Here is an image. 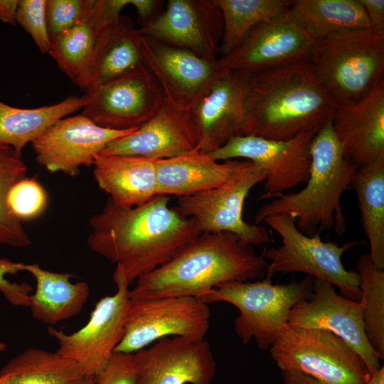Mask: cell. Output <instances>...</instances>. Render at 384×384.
Instances as JSON below:
<instances>
[{
    "mask_svg": "<svg viewBox=\"0 0 384 384\" xmlns=\"http://www.w3.org/2000/svg\"><path fill=\"white\" fill-rule=\"evenodd\" d=\"M156 195L142 205L123 208L109 198L89 220V248L124 273L129 284L173 258L201 233L193 220Z\"/></svg>",
    "mask_w": 384,
    "mask_h": 384,
    "instance_id": "cell-1",
    "label": "cell"
},
{
    "mask_svg": "<svg viewBox=\"0 0 384 384\" xmlns=\"http://www.w3.org/2000/svg\"><path fill=\"white\" fill-rule=\"evenodd\" d=\"M267 262L252 245L230 232L204 233L173 258L139 277L129 298L193 297L201 299L220 284L265 277Z\"/></svg>",
    "mask_w": 384,
    "mask_h": 384,
    "instance_id": "cell-2",
    "label": "cell"
},
{
    "mask_svg": "<svg viewBox=\"0 0 384 384\" xmlns=\"http://www.w3.org/2000/svg\"><path fill=\"white\" fill-rule=\"evenodd\" d=\"M335 105L309 61L253 73L244 135L288 140L320 128L332 117Z\"/></svg>",
    "mask_w": 384,
    "mask_h": 384,
    "instance_id": "cell-3",
    "label": "cell"
},
{
    "mask_svg": "<svg viewBox=\"0 0 384 384\" xmlns=\"http://www.w3.org/2000/svg\"><path fill=\"white\" fill-rule=\"evenodd\" d=\"M311 166L306 186L294 193H282L263 204L255 224L273 214L293 216L299 230L309 236L346 228L341 197L351 184L358 166L346 159L334 132L331 118L319 129L310 145Z\"/></svg>",
    "mask_w": 384,
    "mask_h": 384,
    "instance_id": "cell-4",
    "label": "cell"
},
{
    "mask_svg": "<svg viewBox=\"0 0 384 384\" xmlns=\"http://www.w3.org/2000/svg\"><path fill=\"white\" fill-rule=\"evenodd\" d=\"M309 63L336 105H355L384 80V33L371 28L334 33L315 41Z\"/></svg>",
    "mask_w": 384,
    "mask_h": 384,
    "instance_id": "cell-5",
    "label": "cell"
},
{
    "mask_svg": "<svg viewBox=\"0 0 384 384\" xmlns=\"http://www.w3.org/2000/svg\"><path fill=\"white\" fill-rule=\"evenodd\" d=\"M314 278L274 284L272 279L232 282L218 285L201 299L206 303L224 302L235 306L239 315L234 330L243 344L253 339L261 350H267L277 341L292 309L311 297Z\"/></svg>",
    "mask_w": 384,
    "mask_h": 384,
    "instance_id": "cell-6",
    "label": "cell"
},
{
    "mask_svg": "<svg viewBox=\"0 0 384 384\" xmlns=\"http://www.w3.org/2000/svg\"><path fill=\"white\" fill-rule=\"evenodd\" d=\"M262 223L282 239L279 246L262 251V255L269 260L266 278L272 279L278 273H305L336 287L346 298L360 300L359 276L356 271L347 270L342 262L343 253L359 244L358 241L339 245L323 241L319 235L309 236L298 229L296 219L289 214L270 215Z\"/></svg>",
    "mask_w": 384,
    "mask_h": 384,
    "instance_id": "cell-7",
    "label": "cell"
},
{
    "mask_svg": "<svg viewBox=\"0 0 384 384\" xmlns=\"http://www.w3.org/2000/svg\"><path fill=\"white\" fill-rule=\"evenodd\" d=\"M281 371H297L328 384H365L371 374L359 354L326 330L287 324L270 348Z\"/></svg>",
    "mask_w": 384,
    "mask_h": 384,
    "instance_id": "cell-8",
    "label": "cell"
},
{
    "mask_svg": "<svg viewBox=\"0 0 384 384\" xmlns=\"http://www.w3.org/2000/svg\"><path fill=\"white\" fill-rule=\"evenodd\" d=\"M210 319L208 304L200 298H129L124 335L114 352L134 353L166 337L203 340Z\"/></svg>",
    "mask_w": 384,
    "mask_h": 384,
    "instance_id": "cell-9",
    "label": "cell"
},
{
    "mask_svg": "<svg viewBox=\"0 0 384 384\" xmlns=\"http://www.w3.org/2000/svg\"><path fill=\"white\" fill-rule=\"evenodd\" d=\"M112 278L117 287L115 293L96 303L84 326L72 334L48 327V334L58 343L56 352L77 363L85 377L97 376L124 335L130 284L117 267Z\"/></svg>",
    "mask_w": 384,
    "mask_h": 384,
    "instance_id": "cell-10",
    "label": "cell"
},
{
    "mask_svg": "<svg viewBox=\"0 0 384 384\" xmlns=\"http://www.w3.org/2000/svg\"><path fill=\"white\" fill-rule=\"evenodd\" d=\"M319 129L283 141L238 136L208 154L216 161L243 158L261 166L265 178L264 192L259 199H271L306 183L311 166L310 145Z\"/></svg>",
    "mask_w": 384,
    "mask_h": 384,
    "instance_id": "cell-11",
    "label": "cell"
},
{
    "mask_svg": "<svg viewBox=\"0 0 384 384\" xmlns=\"http://www.w3.org/2000/svg\"><path fill=\"white\" fill-rule=\"evenodd\" d=\"M144 65L160 85L164 100L179 111L191 110L227 71L216 60L139 34Z\"/></svg>",
    "mask_w": 384,
    "mask_h": 384,
    "instance_id": "cell-12",
    "label": "cell"
},
{
    "mask_svg": "<svg viewBox=\"0 0 384 384\" xmlns=\"http://www.w3.org/2000/svg\"><path fill=\"white\" fill-rule=\"evenodd\" d=\"M265 172L253 164L238 177L220 187L200 193L178 197L175 209L191 218L201 233L230 232L249 245H261L270 241L263 225L245 222L242 210L251 189L264 181Z\"/></svg>",
    "mask_w": 384,
    "mask_h": 384,
    "instance_id": "cell-13",
    "label": "cell"
},
{
    "mask_svg": "<svg viewBox=\"0 0 384 384\" xmlns=\"http://www.w3.org/2000/svg\"><path fill=\"white\" fill-rule=\"evenodd\" d=\"M82 114L114 130L139 127L164 102L163 91L143 64L87 91Z\"/></svg>",
    "mask_w": 384,
    "mask_h": 384,
    "instance_id": "cell-14",
    "label": "cell"
},
{
    "mask_svg": "<svg viewBox=\"0 0 384 384\" xmlns=\"http://www.w3.org/2000/svg\"><path fill=\"white\" fill-rule=\"evenodd\" d=\"M316 41L294 20L289 9L252 28L231 51L218 58L227 70L250 74L309 61Z\"/></svg>",
    "mask_w": 384,
    "mask_h": 384,
    "instance_id": "cell-15",
    "label": "cell"
},
{
    "mask_svg": "<svg viewBox=\"0 0 384 384\" xmlns=\"http://www.w3.org/2000/svg\"><path fill=\"white\" fill-rule=\"evenodd\" d=\"M137 129L105 128L80 114L58 120L31 145L38 164L50 173L62 172L73 177L80 174L81 166H93L109 143Z\"/></svg>",
    "mask_w": 384,
    "mask_h": 384,
    "instance_id": "cell-16",
    "label": "cell"
},
{
    "mask_svg": "<svg viewBox=\"0 0 384 384\" xmlns=\"http://www.w3.org/2000/svg\"><path fill=\"white\" fill-rule=\"evenodd\" d=\"M287 324L333 333L359 354L370 374L381 366L366 335L363 303L337 294L326 281L314 279L311 297L292 309Z\"/></svg>",
    "mask_w": 384,
    "mask_h": 384,
    "instance_id": "cell-17",
    "label": "cell"
},
{
    "mask_svg": "<svg viewBox=\"0 0 384 384\" xmlns=\"http://www.w3.org/2000/svg\"><path fill=\"white\" fill-rule=\"evenodd\" d=\"M137 31L216 60L223 32V15L215 0H169L162 13Z\"/></svg>",
    "mask_w": 384,
    "mask_h": 384,
    "instance_id": "cell-18",
    "label": "cell"
},
{
    "mask_svg": "<svg viewBox=\"0 0 384 384\" xmlns=\"http://www.w3.org/2000/svg\"><path fill=\"white\" fill-rule=\"evenodd\" d=\"M133 358L139 384H213L217 367L206 339L162 338Z\"/></svg>",
    "mask_w": 384,
    "mask_h": 384,
    "instance_id": "cell-19",
    "label": "cell"
},
{
    "mask_svg": "<svg viewBox=\"0 0 384 384\" xmlns=\"http://www.w3.org/2000/svg\"><path fill=\"white\" fill-rule=\"evenodd\" d=\"M250 78L247 73L225 72L191 110L200 151L210 154L232 138L244 135Z\"/></svg>",
    "mask_w": 384,
    "mask_h": 384,
    "instance_id": "cell-20",
    "label": "cell"
},
{
    "mask_svg": "<svg viewBox=\"0 0 384 384\" xmlns=\"http://www.w3.org/2000/svg\"><path fill=\"white\" fill-rule=\"evenodd\" d=\"M198 142L190 112L175 110L164 100L151 119L132 134L109 143L100 154L170 159L196 149Z\"/></svg>",
    "mask_w": 384,
    "mask_h": 384,
    "instance_id": "cell-21",
    "label": "cell"
},
{
    "mask_svg": "<svg viewBox=\"0 0 384 384\" xmlns=\"http://www.w3.org/2000/svg\"><path fill=\"white\" fill-rule=\"evenodd\" d=\"M331 120L346 159L359 167L384 156V80L358 103L336 105Z\"/></svg>",
    "mask_w": 384,
    "mask_h": 384,
    "instance_id": "cell-22",
    "label": "cell"
},
{
    "mask_svg": "<svg viewBox=\"0 0 384 384\" xmlns=\"http://www.w3.org/2000/svg\"><path fill=\"white\" fill-rule=\"evenodd\" d=\"M253 164L249 160L219 162L198 147L170 159H156L157 195L187 196L228 183Z\"/></svg>",
    "mask_w": 384,
    "mask_h": 384,
    "instance_id": "cell-23",
    "label": "cell"
},
{
    "mask_svg": "<svg viewBox=\"0 0 384 384\" xmlns=\"http://www.w3.org/2000/svg\"><path fill=\"white\" fill-rule=\"evenodd\" d=\"M143 64L139 33L129 16L120 15L100 29L92 54L74 82L87 91Z\"/></svg>",
    "mask_w": 384,
    "mask_h": 384,
    "instance_id": "cell-24",
    "label": "cell"
},
{
    "mask_svg": "<svg viewBox=\"0 0 384 384\" xmlns=\"http://www.w3.org/2000/svg\"><path fill=\"white\" fill-rule=\"evenodd\" d=\"M93 166L99 188L118 206H137L157 195L156 159L100 154Z\"/></svg>",
    "mask_w": 384,
    "mask_h": 384,
    "instance_id": "cell-25",
    "label": "cell"
},
{
    "mask_svg": "<svg viewBox=\"0 0 384 384\" xmlns=\"http://www.w3.org/2000/svg\"><path fill=\"white\" fill-rule=\"evenodd\" d=\"M24 271L36 280V290L30 296L28 307L36 319L53 326L82 310L90 296L87 282H72L73 274L46 270L38 264H25Z\"/></svg>",
    "mask_w": 384,
    "mask_h": 384,
    "instance_id": "cell-26",
    "label": "cell"
},
{
    "mask_svg": "<svg viewBox=\"0 0 384 384\" xmlns=\"http://www.w3.org/2000/svg\"><path fill=\"white\" fill-rule=\"evenodd\" d=\"M116 18L109 13L105 0H86L78 22L50 37L49 55L73 82L86 65L100 29Z\"/></svg>",
    "mask_w": 384,
    "mask_h": 384,
    "instance_id": "cell-27",
    "label": "cell"
},
{
    "mask_svg": "<svg viewBox=\"0 0 384 384\" xmlns=\"http://www.w3.org/2000/svg\"><path fill=\"white\" fill-rule=\"evenodd\" d=\"M87 100L86 93L70 95L58 103L36 108H18L0 100V144L22 154L28 144L55 122L82 110Z\"/></svg>",
    "mask_w": 384,
    "mask_h": 384,
    "instance_id": "cell-28",
    "label": "cell"
},
{
    "mask_svg": "<svg viewBox=\"0 0 384 384\" xmlns=\"http://www.w3.org/2000/svg\"><path fill=\"white\" fill-rule=\"evenodd\" d=\"M289 12L314 41L341 31L371 28L358 0H296Z\"/></svg>",
    "mask_w": 384,
    "mask_h": 384,
    "instance_id": "cell-29",
    "label": "cell"
},
{
    "mask_svg": "<svg viewBox=\"0 0 384 384\" xmlns=\"http://www.w3.org/2000/svg\"><path fill=\"white\" fill-rule=\"evenodd\" d=\"M351 187L356 192L361 220L374 265L384 269V156L359 166Z\"/></svg>",
    "mask_w": 384,
    "mask_h": 384,
    "instance_id": "cell-30",
    "label": "cell"
},
{
    "mask_svg": "<svg viewBox=\"0 0 384 384\" xmlns=\"http://www.w3.org/2000/svg\"><path fill=\"white\" fill-rule=\"evenodd\" d=\"M10 376L9 384H80L84 374L74 361L56 351L29 348L0 370Z\"/></svg>",
    "mask_w": 384,
    "mask_h": 384,
    "instance_id": "cell-31",
    "label": "cell"
},
{
    "mask_svg": "<svg viewBox=\"0 0 384 384\" xmlns=\"http://www.w3.org/2000/svg\"><path fill=\"white\" fill-rule=\"evenodd\" d=\"M223 21L219 54L226 55L235 48L257 24L286 12L289 0H215Z\"/></svg>",
    "mask_w": 384,
    "mask_h": 384,
    "instance_id": "cell-32",
    "label": "cell"
},
{
    "mask_svg": "<svg viewBox=\"0 0 384 384\" xmlns=\"http://www.w3.org/2000/svg\"><path fill=\"white\" fill-rule=\"evenodd\" d=\"M359 276L360 300L364 304L366 337L380 358H384V271L378 268L368 253L361 255L356 265Z\"/></svg>",
    "mask_w": 384,
    "mask_h": 384,
    "instance_id": "cell-33",
    "label": "cell"
},
{
    "mask_svg": "<svg viewBox=\"0 0 384 384\" xmlns=\"http://www.w3.org/2000/svg\"><path fill=\"white\" fill-rule=\"evenodd\" d=\"M28 168L22 158L10 146L0 144V245L22 248L32 241L22 225L11 211L7 197L11 187L26 177Z\"/></svg>",
    "mask_w": 384,
    "mask_h": 384,
    "instance_id": "cell-34",
    "label": "cell"
},
{
    "mask_svg": "<svg viewBox=\"0 0 384 384\" xmlns=\"http://www.w3.org/2000/svg\"><path fill=\"white\" fill-rule=\"evenodd\" d=\"M12 213L21 222L36 218L48 204L44 188L34 178H24L15 183L7 197Z\"/></svg>",
    "mask_w": 384,
    "mask_h": 384,
    "instance_id": "cell-35",
    "label": "cell"
},
{
    "mask_svg": "<svg viewBox=\"0 0 384 384\" xmlns=\"http://www.w3.org/2000/svg\"><path fill=\"white\" fill-rule=\"evenodd\" d=\"M46 0H20L16 23L31 36L43 54H49L50 36L46 17Z\"/></svg>",
    "mask_w": 384,
    "mask_h": 384,
    "instance_id": "cell-36",
    "label": "cell"
},
{
    "mask_svg": "<svg viewBox=\"0 0 384 384\" xmlns=\"http://www.w3.org/2000/svg\"><path fill=\"white\" fill-rule=\"evenodd\" d=\"M86 0H46V17L50 37L73 26L81 17Z\"/></svg>",
    "mask_w": 384,
    "mask_h": 384,
    "instance_id": "cell-37",
    "label": "cell"
},
{
    "mask_svg": "<svg viewBox=\"0 0 384 384\" xmlns=\"http://www.w3.org/2000/svg\"><path fill=\"white\" fill-rule=\"evenodd\" d=\"M95 384H139L133 353L114 352Z\"/></svg>",
    "mask_w": 384,
    "mask_h": 384,
    "instance_id": "cell-38",
    "label": "cell"
},
{
    "mask_svg": "<svg viewBox=\"0 0 384 384\" xmlns=\"http://www.w3.org/2000/svg\"><path fill=\"white\" fill-rule=\"evenodd\" d=\"M25 263L16 262L5 257H0V292L11 304L29 307L30 292L32 287L26 283L11 282L6 276L24 271Z\"/></svg>",
    "mask_w": 384,
    "mask_h": 384,
    "instance_id": "cell-39",
    "label": "cell"
},
{
    "mask_svg": "<svg viewBox=\"0 0 384 384\" xmlns=\"http://www.w3.org/2000/svg\"><path fill=\"white\" fill-rule=\"evenodd\" d=\"M363 6L371 24V28L384 33V1L358 0Z\"/></svg>",
    "mask_w": 384,
    "mask_h": 384,
    "instance_id": "cell-40",
    "label": "cell"
},
{
    "mask_svg": "<svg viewBox=\"0 0 384 384\" xmlns=\"http://www.w3.org/2000/svg\"><path fill=\"white\" fill-rule=\"evenodd\" d=\"M162 1L154 0H132V5L137 9L138 14V21L140 27L145 26L161 13H159V5Z\"/></svg>",
    "mask_w": 384,
    "mask_h": 384,
    "instance_id": "cell-41",
    "label": "cell"
},
{
    "mask_svg": "<svg viewBox=\"0 0 384 384\" xmlns=\"http://www.w3.org/2000/svg\"><path fill=\"white\" fill-rule=\"evenodd\" d=\"M19 0H0V21L11 25L16 24Z\"/></svg>",
    "mask_w": 384,
    "mask_h": 384,
    "instance_id": "cell-42",
    "label": "cell"
},
{
    "mask_svg": "<svg viewBox=\"0 0 384 384\" xmlns=\"http://www.w3.org/2000/svg\"><path fill=\"white\" fill-rule=\"evenodd\" d=\"M282 384H328L297 371H282Z\"/></svg>",
    "mask_w": 384,
    "mask_h": 384,
    "instance_id": "cell-43",
    "label": "cell"
},
{
    "mask_svg": "<svg viewBox=\"0 0 384 384\" xmlns=\"http://www.w3.org/2000/svg\"><path fill=\"white\" fill-rule=\"evenodd\" d=\"M365 384H384V367L382 366L374 371Z\"/></svg>",
    "mask_w": 384,
    "mask_h": 384,
    "instance_id": "cell-44",
    "label": "cell"
},
{
    "mask_svg": "<svg viewBox=\"0 0 384 384\" xmlns=\"http://www.w3.org/2000/svg\"><path fill=\"white\" fill-rule=\"evenodd\" d=\"M10 376L8 374H0V384H9Z\"/></svg>",
    "mask_w": 384,
    "mask_h": 384,
    "instance_id": "cell-45",
    "label": "cell"
},
{
    "mask_svg": "<svg viewBox=\"0 0 384 384\" xmlns=\"http://www.w3.org/2000/svg\"><path fill=\"white\" fill-rule=\"evenodd\" d=\"M80 384H95V378L84 377Z\"/></svg>",
    "mask_w": 384,
    "mask_h": 384,
    "instance_id": "cell-46",
    "label": "cell"
},
{
    "mask_svg": "<svg viewBox=\"0 0 384 384\" xmlns=\"http://www.w3.org/2000/svg\"><path fill=\"white\" fill-rule=\"evenodd\" d=\"M6 347L7 346L5 343L0 342V352L6 351Z\"/></svg>",
    "mask_w": 384,
    "mask_h": 384,
    "instance_id": "cell-47",
    "label": "cell"
}]
</instances>
